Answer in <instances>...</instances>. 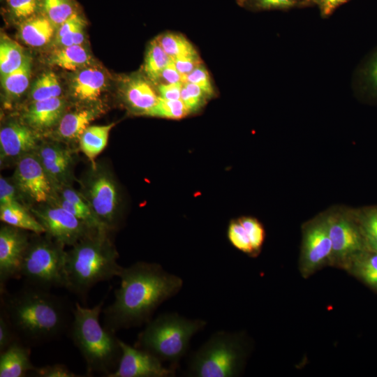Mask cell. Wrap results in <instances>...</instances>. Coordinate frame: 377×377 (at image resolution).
Returning <instances> with one entry per match:
<instances>
[{
  "label": "cell",
  "instance_id": "ffe728a7",
  "mask_svg": "<svg viewBox=\"0 0 377 377\" xmlns=\"http://www.w3.org/2000/svg\"><path fill=\"white\" fill-rule=\"evenodd\" d=\"M36 368L30 360L29 348L19 339L0 353V377H22Z\"/></svg>",
  "mask_w": 377,
  "mask_h": 377
},
{
  "label": "cell",
  "instance_id": "4316f807",
  "mask_svg": "<svg viewBox=\"0 0 377 377\" xmlns=\"http://www.w3.org/2000/svg\"><path fill=\"white\" fill-rule=\"evenodd\" d=\"M31 71V58L26 56L18 68L1 76L2 87L8 96L17 98L25 91L29 84Z\"/></svg>",
  "mask_w": 377,
  "mask_h": 377
},
{
  "label": "cell",
  "instance_id": "ee69618b",
  "mask_svg": "<svg viewBox=\"0 0 377 377\" xmlns=\"http://www.w3.org/2000/svg\"><path fill=\"white\" fill-rule=\"evenodd\" d=\"M34 376L37 377H78L82 376L77 375L71 371L66 366L61 364L47 365L41 367H36L32 371Z\"/></svg>",
  "mask_w": 377,
  "mask_h": 377
},
{
  "label": "cell",
  "instance_id": "2e32d148",
  "mask_svg": "<svg viewBox=\"0 0 377 377\" xmlns=\"http://www.w3.org/2000/svg\"><path fill=\"white\" fill-rule=\"evenodd\" d=\"M154 85L146 76L139 74L126 77L121 85L124 103L136 114L147 115L159 96Z\"/></svg>",
  "mask_w": 377,
  "mask_h": 377
},
{
  "label": "cell",
  "instance_id": "681fc988",
  "mask_svg": "<svg viewBox=\"0 0 377 377\" xmlns=\"http://www.w3.org/2000/svg\"><path fill=\"white\" fill-rule=\"evenodd\" d=\"M349 0H310L311 5H316L320 10L322 17L325 18L340 6Z\"/></svg>",
  "mask_w": 377,
  "mask_h": 377
},
{
  "label": "cell",
  "instance_id": "f546056e",
  "mask_svg": "<svg viewBox=\"0 0 377 377\" xmlns=\"http://www.w3.org/2000/svg\"><path fill=\"white\" fill-rule=\"evenodd\" d=\"M172 60L198 54L192 43L183 35L166 32L155 38Z\"/></svg>",
  "mask_w": 377,
  "mask_h": 377
},
{
  "label": "cell",
  "instance_id": "3957f363",
  "mask_svg": "<svg viewBox=\"0 0 377 377\" xmlns=\"http://www.w3.org/2000/svg\"><path fill=\"white\" fill-rule=\"evenodd\" d=\"M108 233V230L94 231L66 251L65 288L82 300L96 283L119 276L122 269Z\"/></svg>",
  "mask_w": 377,
  "mask_h": 377
},
{
  "label": "cell",
  "instance_id": "836d02e7",
  "mask_svg": "<svg viewBox=\"0 0 377 377\" xmlns=\"http://www.w3.org/2000/svg\"><path fill=\"white\" fill-rule=\"evenodd\" d=\"M40 8L56 27L77 13L71 0H40Z\"/></svg>",
  "mask_w": 377,
  "mask_h": 377
},
{
  "label": "cell",
  "instance_id": "8d00e7d4",
  "mask_svg": "<svg viewBox=\"0 0 377 377\" xmlns=\"http://www.w3.org/2000/svg\"><path fill=\"white\" fill-rule=\"evenodd\" d=\"M227 236L235 249L251 257H255L249 235L238 219L230 222Z\"/></svg>",
  "mask_w": 377,
  "mask_h": 377
},
{
  "label": "cell",
  "instance_id": "7402d4cb",
  "mask_svg": "<svg viewBox=\"0 0 377 377\" xmlns=\"http://www.w3.org/2000/svg\"><path fill=\"white\" fill-rule=\"evenodd\" d=\"M343 269L377 293V252L367 249L359 253Z\"/></svg>",
  "mask_w": 377,
  "mask_h": 377
},
{
  "label": "cell",
  "instance_id": "d6a6232c",
  "mask_svg": "<svg viewBox=\"0 0 377 377\" xmlns=\"http://www.w3.org/2000/svg\"><path fill=\"white\" fill-rule=\"evenodd\" d=\"M237 3L251 11L287 10L311 5L309 0H236Z\"/></svg>",
  "mask_w": 377,
  "mask_h": 377
},
{
  "label": "cell",
  "instance_id": "5b68a950",
  "mask_svg": "<svg viewBox=\"0 0 377 377\" xmlns=\"http://www.w3.org/2000/svg\"><path fill=\"white\" fill-rule=\"evenodd\" d=\"M206 325L202 319L188 318L176 312L163 313L146 323L135 346L177 369L187 353L191 339Z\"/></svg>",
  "mask_w": 377,
  "mask_h": 377
},
{
  "label": "cell",
  "instance_id": "bcb514c9",
  "mask_svg": "<svg viewBox=\"0 0 377 377\" xmlns=\"http://www.w3.org/2000/svg\"><path fill=\"white\" fill-rule=\"evenodd\" d=\"M173 61L184 79L195 68L203 64L199 54L177 59Z\"/></svg>",
  "mask_w": 377,
  "mask_h": 377
},
{
  "label": "cell",
  "instance_id": "1f68e13d",
  "mask_svg": "<svg viewBox=\"0 0 377 377\" xmlns=\"http://www.w3.org/2000/svg\"><path fill=\"white\" fill-rule=\"evenodd\" d=\"M61 87L53 72L43 73L32 86L31 96L34 101L60 97Z\"/></svg>",
  "mask_w": 377,
  "mask_h": 377
},
{
  "label": "cell",
  "instance_id": "603a6c76",
  "mask_svg": "<svg viewBox=\"0 0 377 377\" xmlns=\"http://www.w3.org/2000/svg\"><path fill=\"white\" fill-rule=\"evenodd\" d=\"M355 82L361 97L377 103V46L358 67Z\"/></svg>",
  "mask_w": 377,
  "mask_h": 377
},
{
  "label": "cell",
  "instance_id": "f1b7e54d",
  "mask_svg": "<svg viewBox=\"0 0 377 377\" xmlns=\"http://www.w3.org/2000/svg\"><path fill=\"white\" fill-rule=\"evenodd\" d=\"M368 250L377 252V205L353 209Z\"/></svg>",
  "mask_w": 377,
  "mask_h": 377
},
{
  "label": "cell",
  "instance_id": "83f0119b",
  "mask_svg": "<svg viewBox=\"0 0 377 377\" xmlns=\"http://www.w3.org/2000/svg\"><path fill=\"white\" fill-rule=\"evenodd\" d=\"M172 61L154 38L148 45L143 71L145 76L156 85L163 69Z\"/></svg>",
  "mask_w": 377,
  "mask_h": 377
},
{
  "label": "cell",
  "instance_id": "f6af8a7d",
  "mask_svg": "<svg viewBox=\"0 0 377 377\" xmlns=\"http://www.w3.org/2000/svg\"><path fill=\"white\" fill-rule=\"evenodd\" d=\"M18 339L15 331L3 310L0 312V353Z\"/></svg>",
  "mask_w": 377,
  "mask_h": 377
},
{
  "label": "cell",
  "instance_id": "cb8c5ba5",
  "mask_svg": "<svg viewBox=\"0 0 377 377\" xmlns=\"http://www.w3.org/2000/svg\"><path fill=\"white\" fill-rule=\"evenodd\" d=\"M115 125L111 123L106 125L89 126L79 138V147L81 151L91 161L96 163L95 159L105 148L110 132Z\"/></svg>",
  "mask_w": 377,
  "mask_h": 377
},
{
  "label": "cell",
  "instance_id": "60d3db41",
  "mask_svg": "<svg viewBox=\"0 0 377 377\" xmlns=\"http://www.w3.org/2000/svg\"><path fill=\"white\" fill-rule=\"evenodd\" d=\"M40 162H50L72 154L70 149L59 143L44 142L35 151Z\"/></svg>",
  "mask_w": 377,
  "mask_h": 377
},
{
  "label": "cell",
  "instance_id": "5bb4252c",
  "mask_svg": "<svg viewBox=\"0 0 377 377\" xmlns=\"http://www.w3.org/2000/svg\"><path fill=\"white\" fill-rule=\"evenodd\" d=\"M121 356L117 369L108 377H173L176 369L165 367L151 353L120 340Z\"/></svg>",
  "mask_w": 377,
  "mask_h": 377
},
{
  "label": "cell",
  "instance_id": "74e56055",
  "mask_svg": "<svg viewBox=\"0 0 377 377\" xmlns=\"http://www.w3.org/2000/svg\"><path fill=\"white\" fill-rule=\"evenodd\" d=\"M210 98L209 94L196 84L190 82L183 83L180 99L189 113L200 110Z\"/></svg>",
  "mask_w": 377,
  "mask_h": 377
},
{
  "label": "cell",
  "instance_id": "4fadbf2b",
  "mask_svg": "<svg viewBox=\"0 0 377 377\" xmlns=\"http://www.w3.org/2000/svg\"><path fill=\"white\" fill-rule=\"evenodd\" d=\"M27 230L3 223L0 228V293L12 279L20 278L21 266L30 237Z\"/></svg>",
  "mask_w": 377,
  "mask_h": 377
},
{
  "label": "cell",
  "instance_id": "f35d334b",
  "mask_svg": "<svg viewBox=\"0 0 377 377\" xmlns=\"http://www.w3.org/2000/svg\"><path fill=\"white\" fill-rule=\"evenodd\" d=\"M238 220L249 235L256 257L260 253L265 239L264 227L257 219L251 216H242Z\"/></svg>",
  "mask_w": 377,
  "mask_h": 377
},
{
  "label": "cell",
  "instance_id": "d6986e66",
  "mask_svg": "<svg viewBox=\"0 0 377 377\" xmlns=\"http://www.w3.org/2000/svg\"><path fill=\"white\" fill-rule=\"evenodd\" d=\"M100 114V108L89 106L64 113L56 126L57 138L63 142L78 141L90 123Z\"/></svg>",
  "mask_w": 377,
  "mask_h": 377
},
{
  "label": "cell",
  "instance_id": "4dcf8cb0",
  "mask_svg": "<svg viewBox=\"0 0 377 377\" xmlns=\"http://www.w3.org/2000/svg\"><path fill=\"white\" fill-rule=\"evenodd\" d=\"M25 57L22 47L17 42L5 35H1L0 41L1 76L18 68L24 62Z\"/></svg>",
  "mask_w": 377,
  "mask_h": 377
},
{
  "label": "cell",
  "instance_id": "ba28073f",
  "mask_svg": "<svg viewBox=\"0 0 377 377\" xmlns=\"http://www.w3.org/2000/svg\"><path fill=\"white\" fill-rule=\"evenodd\" d=\"M80 193L93 212L108 230H114L119 221V193L110 171L95 163L83 178Z\"/></svg>",
  "mask_w": 377,
  "mask_h": 377
},
{
  "label": "cell",
  "instance_id": "f907efd6",
  "mask_svg": "<svg viewBox=\"0 0 377 377\" xmlns=\"http://www.w3.org/2000/svg\"><path fill=\"white\" fill-rule=\"evenodd\" d=\"M84 26L80 27L63 37L56 40L60 47L82 45L84 40Z\"/></svg>",
  "mask_w": 377,
  "mask_h": 377
},
{
  "label": "cell",
  "instance_id": "7c38bea8",
  "mask_svg": "<svg viewBox=\"0 0 377 377\" xmlns=\"http://www.w3.org/2000/svg\"><path fill=\"white\" fill-rule=\"evenodd\" d=\"M13 182L22 198L34 203H47L54 195V186L36 152L17 160Z\"/></svg>",
  "mask_w": 377,
  "mask_h": 377
},
{
  "label": "cell",
  "instance_id": "52a82bcc",
  "mask_svg": "<svg viewBox=\"0 0 377 377\" xmlns=\"http://www.w3.org/2000/svg\"><path fill=\"white\" fill-rule=\"evenodd\" d=\"M30 237L20 270L24 283L50 290L66 288L64 246L45 234Z\"/></svg>",
  "mask_w": 377,
  "mask_h": 377
},
{
  "label": "cell",
  "instance_id": "d4e9b609",
  "mask_svg": "<svg viewBox=\"0 0 377 377\" xmlns=\"http://www.w3.org/2000/svg\"><path fill=\"white\" fill-rule=\"evenodd\" d=\"M0 219L3 223L34 234L45 232L43 226L24 205L0 206Z\"/></svg>",
  "mask_w": 377,
  "mask_h": 377
},
{
  "label": "cell",
  "instance_id": "9c48e42d",
  "mask_svg": "<svg viewBox=\"0 0 377 377\" xmlns=\"http://www.w3.org/2000/svg\"><path fill=\"white\" fill-rule=\"evenodd\" d=\"M327 212L329 235L332 243V266L344 269L367 245L353 209H334Z\"/></svg>",
  "mask_w": 377,
  "mask_h": 377
},
{
  "label": "cell",
  "instance_id": "30bf717a",
  "mask_svg": "<svg viewBox=\"0 0 377 377\" xmlns=\"http://www.w3.org/2000/svg\"><path fill=\"white\" fill-rule=\"evenodd\" d=\"M299 269L304 278L318 270L332 266V243L327 212L307 221L302 226Z\"/></svg>",
  "mask_w": 377,
  "mask_h": 377
},
{
  "label": "cell",
  "instance_id": "9a60e30c",
  "mask_svg": "<svg viewBox=\"0 0 377 377\" xmlns=\"http://www.w3.org/2000/svg\"><path fill=\"white\" fill-rule=\"evenodd\" d=\"M39 145L38 132L25 122L10 121L0 130L1 163L35 152Z\"/></svg>",
  "mask_w": 377,
  "mask_h": 377
},
{
  "label": "cell",
  "instance_id": "7bdbcfd3",
  "mask_svg": "<svg viewBox=\"0 0 377 377\" xmlns=\"http://www.w3.org/2000/svg\"><path fill=\"white\" fill-rule=\"evenodd\" d=\"M184 82H190L196 84L211 97L215 94L209 73L203 64L188 74L184 77Z\"/></svg>",
  "mask_w": 377,
  "mask_h": 377
},
{
  "label": "cell",
  "instance_id": "7dc6e473",
  "mask_svg": "<svg viewBox=\"0 0 377 377\" xmlns=\"http://www.w3.org/2000/svg\"><path fill=\"white\" fill-rule=\"evenodd\" d=\"M183 83L158 84L156 89L158 96L166 100H179L181 98V91Z\"/></svg>",
  "mask_w": 377,
  "mask_h": 377
},
{
  "label": "cell",
  "instance_id": "816d5d0a",
  "mask_svg": "<svg viewBox=\"0 0 377 377\" xmlns=\"http://www.w3.org/2000/svg\"><path fill=\"white\" fill-rule=\"evenodd\" d=\"M310 1V0H309Z\"/></svg>",
  "mask_w": 377,
  "mask_h": 377
},
{
  "label": "cell",
  "instance_id": "6da1fadb",
  "mask_svg": "<svg viewBox=\"0 0 377 377\" xmlns=\"http://www.w3.org/2000/svg\"><path fill=\"white\" fill-rule=\"evenodd\" d=\"M113 302L103 310L104 327L116 332L147 323L158 307L175 296L183 279L155 263L122 267Z\"/></svg>",
  "mask_w": 377,
  "mask_h": 377
},
{
  "label": "cell",
  "instance_id": "277c9868",
  "mask_svg": "<svg viewBox=\"0 0 377 377\" xmlns=\"http://www.w3.org/2000/svg\"><path fill=\"white\" fill-rule=\"evenodd\" d=\"M103 302L92 308L77 302L68 332L85 360L87 376L97 373L108 377L117 369L121 356L120 339L99 322Z\"/></svg>",
  "mask_w": 377,
  "mask_h": 377
},
{
  "label": "cell",
  "instance_id": "c3c4849f",
  "mask_svg": "<svg viewBox=\"0 0 377 377\" xmlns=\"http://www.w3.org/2000/svg\"><path fill=\"white\" fill-rule=\"evenodd\" d=\"M179 82L184 83V78L177 71L174 61L172 60L162 71L156 84Z\"/></svg>",
  "mask_w": 377,
  "mask_h": 377
},
{
  "label": "cell",
  "instance_id": "e0dca14e",
  "mask_svg": "<svg viewBox=\"0 0 377 377\" xmlns=\"http://www.w3.org/2000/svg\"><path fill=\"white\" fill-rule=\"evenodd\" d=\"M65 101L60 97L34 101L23 114L24 121L36 132L57 126L64 114Z\"/></svg>",
  "mask_w": 377,
  "mask_h": 377
},
{
  "label": "cell",
  "instance_id": "ac0fdd59",
  "mask_svg": "<svg viewBox=\"0 0 377 377\" xmlns=\"http://www.w3.org/2000/svg\"><path fill=\"white\" fill-rule=\"evenodd\" d=\"M105 85V75L101 70L86 66L77 71L71 80V91L75 99L91 103L98 100Z\"/></svg>",
  "mask_w": 377,
  "mask_h": 377
},
{
  "label": "cell",
  "instance_id": "b9f144b4",
  "mask_svg": "<svg viewBox=\"0 0 377 377\" xmlns=\"http://www.w3.org/2000/svg\"><path fill=\"white\" fill-rule=\"evenodd\" d=\"M22 197L14 182L1 176L0 178V206L24 205Z\"/></svg>",
  "mask_w": 377,
  "mask_h": 377
},
{
  "label": "cell",
  "instance_id": "44dd1931",
  "mask_svg": "<svg viewBox=\"0 0 377 377\" xmlns=\"http://www.w3.org/2000/svg\"><path fill=\"white\" fill-rule=\"evenodd\" d=\"M55 29L54 24L44 14H36L22 21L20 36L28 45L42 47L50 42Z\"/></svg>",
  "mask_w": 377,
  "mask_h": 377
},
{
  "label": "cell",
  "instance_id": "484cf974",
  "mask_svg": "<svg viewBox=\"0 0 377 377\" xmlns=\"http://www.w3.org/2000/svg\"><path fill=\"white\" fill-rule=\"evenodd\" d=\"M90 55L82 45L60 47L52 52L50 63L67 71H77L86 67Z\"/></svg>",
  "mask_w": 377,
  "mask_h": 377
},
{
  "label": "cell",
  "instance_id": "e575fe53",
  "mask_svg": "<svg viewBox=\"0 0 377 377\" xmlns=\"http://www.w3.org/2000/svg\"><path fill=\"white\" fill-rule=\"evenodd\" d=\"M72 161L73 157L71 154L53 161L41 162L54 189L64 185H68Z\"/></svg>",
  "mask_w": 377,
  "mask_h": 377
},
{
  "label": "cell",
  "instance_id": "8992f818",
  "mask_svg": "<svg viewBox=\"0 0 377 377\" xmlns=\"http://www.w3.org/2000/svg\"><path fill=\"white\" fill-rule=\"evenodd\" d=\"M249 349V341L244 332L217 331L190 355L186 376H239L244 369Z\"/></svg>",
  "mask_w": 377,
  "mask_h": 377
},
{
  "label": "cell",
  "instance_id": "ab89813d",
  "mask_svg": "<svg viewBox=\"0 0 377 377\" xmlns=\"http://www.w3.org/2000/svg\"><path fill=\"white\" fill-rule=\"evenodd\" d=\"M13 16L22 21L37 14L40 8V0H6Z\"/></svg>",
  "mask_w": 377,
  "mask_h": 377
},
{
  "label": "cell",
  "instance_id": "d590c367",
  "mask_svg": "<svg viewBox=\"0 0 377 377\" xmlns=\"http://www.w3.org/2000/svg\"><path fill=\"white\" fill-rule=\"evenodd\" d=\"M188 114V110L181 99L166 100L158 96L157 103L147 116L179 119Z\"/></svg>",
  "mask_w": 377,
  "mask_h": 377
},
{
  "label": "cell",
  "instance_id": "8fae6325",
  "mask_svg": "<svg viewBox=\"0 0 377 377\" xmlns=\"http://www.w3.org/2000/svg\"><path fill=\"white\" fill-rule=\"evenodd\" d=\"M30 211L43 226L45 234L64 246H72L96 231L66 209L51 202L32 207Z\"/></svg>",
  "mask_w": 377,
  "mask_h": 377
},
{
  "label": "cell",
  "instance_id": "7a4b0ae2",
  "mask_svg": "<svg viewBox=\"0 0 377 377\" xmlns=\"http://www.w3.org/2000/svg\"><path fill=\"white\" fill-rule=\"evenodd\" d=\"M1 304L17 339L27 346L59 338L73 318L74 307L66 298L27 283L13 293H1Z\"/></svg>",
  "mask_w": 377,
  "mask_h": 377
}]
</instances>
